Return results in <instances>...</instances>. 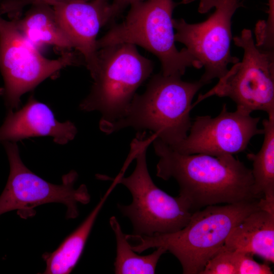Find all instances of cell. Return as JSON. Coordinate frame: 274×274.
Masks as SVG:
<instances>
[{
	"mask_svg": "<svg viewBox=\"0 0 274 274\" xmlns=\"http://www.w3.org/2000/svg\"><path fill=\"white\" fill-rule=\"evenodd\" d=\"M224 0H200L198 11L201 14L208 12L213 8L219 6Z\"/></svg>",
	"mask_w": 274,
	"mask_h": 274,
	"instance_id": "cell-24",
	"label": "cell"
},
{
	"mask_svg": "<svg viewBox=\"0 0 274 274\" xmlns=\"http://www.w3.org/2000/svg\"><path fill=\"white\" fill-rule=\"evenodd\" d=\"M155 136L139 132L130 145L128 160L135 159L133 173L115 179L130 191L132 201L129 205L118 204L123 215L133 226V234L151 236L175 232L184 227L193 214L189 204L181 196L173 197L159 189L148 172L146 151Z\"/></svg>",
	"mask_w": 274,
	"mask_h": 274,
	"instance_id": "cell-4",
	"label": "cell"
},
{
	"mask_svg": "<svg viewBox=\"0 0 274 274\" xmlns=\"http://www.w3.org/2000/svg\"><path fill=\"white\" fill-rule=\"evenodd\" d=\"M117 184L114 182L83 222L51 253L42 257L46 262L45 274H68L78 262L96 219L107 198Z\"/></svg>",
	"mask_w": 274,
	"mask_h": 274,
	"instance_id": "cell-16",
	"label": "cell"
},
{
	"mask_svg": "<svg viewBox=\"0 0 274 274\" xmlns=\"http://www.w3.org/2000/svg\"><path fill=\"white\" fill-rule=\"evenodd\" d=\"M222 248L256 255L274 262V212L262 209L245 217L231 231Z\"/></svg>",
	"mask_w": 274,
	"mask_h": 274,
	"instance_id": "cell-14",
	"label": "cell"
},
{
	"mask_svg": "<svg viewBox=\"0 0 274 274\" xmlns=\"http://www.w3.org/2000/svg\"><path fill=\"white\" fill-rule=\"evenodd\" d=\"M13 19L25 38L37 49L45 45H53L64 51L73 48L51 5H31L23 16Z\"/></svg>",
	"mask_w": 274,
	"mask_h": 274,
	"instance_id": "cell-15",
	"label": "cell"
},
{
	"mask_svg": "<svg viewBox=\"0 0 274 274\" xmlns=\"http://www.w3.org/2000/svg\"><path fill=\"white\" fill-rule=\"evenodd\" d=\"M263 142L256 154L249 153L252 161L253 192L258 199L263 198L268 211H274V116L262 121Z\"/></svg>",
	"mask_w": 274,
	"mask_h": 274,
	"instance_id": "cell-17",
	"label": "cell"
},
{
	"mask_svg": "<svg viewBox=\"0 0 274 274\" xmlns=\"http://www.w3.org/2000/svg\"><path fill=\"white\" fill-rule=\"evenodd\" d=\"M153 68L152 61L141 55L134 45L122 43L99 49L97 68L91 76L93 84L80 103V110L99 112L100 128L120 119Z\"/></svg>",
	"mask_w": 274,
	"mask_h": 274,
	"instance_id": "cell-6",
	"label": "cell"
},
{
	"mask_svg": "<svg viewBox=\"0 0 274 274\" xmlns=\"http://www.w3.org/2000/svg\"><path fill=\"white\" fill-rule=\"evenodd\" d=\"M80 63L70 51L56 59L45 58L18 29L14 19L7 20L0 15V72L4 81L0 95L9 110L19 108L21 96L47 78Z\"/></svg>",
	"mask_w": 274,
	"mask_h": 274,
	"instance_id": "cell-8",
	"label": "cell"
},
{
	"mask_svg": "<svg viewBox=\"0 0 274 274\" xmlns=\"http://www.w3.org/2000/svg\"><path fill=\"white\" fill-rule=\"evenodd\" d=\"M233 251L235 254L237 274L273 273L268 265L256 262L252 255L240 251Z\"/></svg>",
	"mask_w": 274,
	"mask_h": 274,
	"instance_id": "cell-21",
	"label": "cell"
},
{
	"mask_svg": "<svg viewBox=\"0 0 274 274\" xmlns=\"http://www.w3.org/2000/svg\"><path fill=\"white\" fill-rule=\"evenodd\" d=\"M3 1H4V0H0V3H1V2H2Z\"/></svg>",
	"mask_w": 274,
	"mask_h": 274,
	"instance_id": "cell-25",
	"label": "cell"
},
{
	"mask_svg": "<svg viewBox=\"0 0 274 274\" xmlns=\"http://www.w3.org/2000/svg\"><path fill=\"white\" fill-rule=\"evenodd\" d=\"M77 132L73 123L58 121L50 108L31 95L21 109L16 112L9 110L0 127V143L49 136L56 143L64 145L73 140Z\"/></svg>",
	"mask_w": 274,
	"mask_h": 274,
	"instance_id": "cell-13",
	"label": "cell"
},
{
	"mask_svg": "<svg viewBox=\"0 0 274 274\" xmlns=\"http://www.w3.org/2000/svg\"><path fill=\"white\" fill-rule=\"evenodd\" d=\"M204 85L200 80L189 82L181 77L154 75L145 91L134 94L123 116L100 129L107 134L128 127L148 129L173 147L187 136L192 123L193 98Z\"/></svg>",
	"mask_w": 274,
	"mask_h": 274,
	"instance_id": "cell-3",
	"label": "cell"
},
{
	"mask_svg": "<svg viewBox=\"0 0 274 274\" xmlns=\"http://www.w3.org/2000/svg\"><path fill=\"white\" fill-rule=\"evenodd\" d=\"M71 0H4L0 3V15H7L10 19L22 16L25 7L35 4H53ZM90 1V0H83Z\"/></svg>",
	"mask_w": 274,
	"mask_h": 274,
	"instance_id": "cell-22",
	"label": "cell"
},
{
	"mask_svg": "<svg viewBox=\"0 0 274 274\" xmlns=\"http://www.w3.org/2000/svg\"><path fill=\"white\" fill-rule=\"evenodd\" d=\"M260 199L206 207L193 212L188 224L175 232L126 237L136 252L163 247L178 259L183 273L200 274L233 229L250 214L262 209Z\"/></svg>",
	"mask_w": 274,
	"mask_h": 274,
	"instance_id": "cell-2",
	"label": "cell"
},
{
	"mask_svg": "<svg viewBox=\"0 0 274 274\" xmlns=\"http://www.w3.org/2000/svg\"><path fill=\"white\" fill-rule=\"evenodd\" d=\"M200 274H237L235 252L221 248L208 261Z\"/></svg>",
	"mask_w": 274,
	"mask_h": 274,
	"instance_id": "cell-19",
	"label": "cell"
},
{
	"mask_svg": "<svg viewBox=\"0 0 274 274\" xmlns=\"http://www.w3.org/2000/svg\"><path fill=\"white\" fill-rule=\"evenodd\" d=\"M234 44L244 50L241 61L219 79L217 84L203 94L195 104L213 95L228 97L236 109L251 114L254 111L274 116V52L256 46L251 30L244 29L233 38Z\"/></svg>",
	"mask_w": 274,
	"mask_h": 274,
	"instance_id": "cell-7",
	"label": "cell"
},
{
	"mask_svg": "<svg viewBox=\"0 0 274 274\" xmlns=\"http://www.w3.org/2000/svg\"><path fill=\"white\" fill-rule=\"evenodd\" d=\"M145 1L147 0H113L111 3L113 19L119 15L127 6Z\"/></svg>",
	"mask_w": 274,
	"mask_h": 274,
	"instance_id": "cell-23",
	"label": "cell"
},
{
	"mask_svg": "<svg viewBox=\"0 0 274 274\" xmlns=\"http://www.w3.org/2000/svg\"><path fill=\"white\" fill-rule=\"evenodd\" d=\"M259 120L241 110L229 111L224 104L215 117L197 116L186 138L170 147L184 154L233 155L244 151L254 136L263 134Z\"/></svg>",
	"mask_w": 274,
	"mask_h": 274,
	"instance_id": "cell-11",
	"label": "cell"
},
{
	"mask_svg": "<svg viewBox=\"0 0 274 274\" xmlns=\"http://www.w3.org/2000/svg\"><path fill=\"white\" fill-rule=\"evenodd\" d=\"M152 143L159 158L157 176L174 179L179 195L193 212L209 206L259 199L254 194L251 169L233 155L182 154L155 136Z\"/></svg>",
	"mask_w": 274,
	"mask_h": 274,
	"instance_id": "cell-1",
	"label": "cell"
},
{
	"mask_svg": "<svg viewBox=\"0 0 274 274\" xmlns=\"http://www.w3.org/2000/svg\"><path fill=\"white\" fill-rule=\"evenodd\" d=\"M109 223L116 237V257L114 262L115 273L117 274L155 273L156 267L162 254L167 252L162 247L151 254L141 256L131 248L120 225L115 216L110 218Z\"/></svg>",
	"mask_w": 274,
	"mask_h": 274,
	"instance_id": "cell-18",
	"label": "cell"
},
{
	"mask_svg": "<svg viewBox=\"0 0 274 274\" xmlns=\"http://www.w3.org/2000/svg\"><path fill=\"white\" fill-rule=\"evenodd\" d=\"M173 0H147L131 5L125 19L114 25L96 42L97 48L129 43L139 45L154 54L160 61L161 74L183 76L188 67L201 68L186 48L175 45Z\"/></svg>",
	"mask_w": 274,
	"mask_h": 274,
	"instance_id": "cell-5",
	"label": "cell"
},
{
	"mask_svg": "<svg viewBox=\"0 0 274 274\" xmlns=\"http://www.w3.org/2000/svg\"><path fill=\"white\" fill-rule=\"evenodd\" d=\"M243 0H224L205 21L190 24L183 19H173L175 42L183 44L191 55L204 68L199 79L205 84L219 79L228 65L239 61L230 53L231 19L243 6Z\"/></svg>",
	"mask_w": 274,
	"mask_h": 274,
	"instance_id": "cell-10",
	"label": "cell"
},
{
	"mask_svg": "<svg viewBox=\"0 0 274 274\" xmlns=\"http://www.w3.org/2000/svg\"><path fill=\"white\" fill-rule=\"evenodd\" d=\"M4 145L10 164V173L0 196V216L14 210L21 218L35 215L33 209L49 203H60L66 207V218L79 216L78 204L90 201L86 186L74 188L78 175L72 170L62 178V183L48 182L30 170L22 161L16 143L5 142Z\"/></svg>",
	"mask_w": 274,
	"mask_h": 274,
	"instance_id": "cell-9",
	"label": "cell"
},
{
	"mask_svg": "<svg viewBox=\"0 0 274 274\" xmlns=\"http://www.w3.org/2000/svg\"><path fill=\"white\" fill-rule=\"evenodd\" d=\"M52 6L73 48L83 57L91 76L98 64V32L113 20L111 3L108 0H71Z\"/></svg>",
	"mask_w": 274,
	"mask_h": 274,
	"instance_id": "cell-12",
	"label": "cell"
},
{
	"mask_svg": "<svg viewBox=\"0 0 274 274\" xmlns=\"http://www.w3.org/2000/svg\"><path fill=\"white\" fill-rule=\"evenodd\" d=\"M273 0H268V18L260 20L256 25L255 34L257 46L266 50H273L274 9Z\"/></svg>",
	"mask_w": 274,
	"mask_h": 274,
	"instance_id": "cell-20",
	"label": "cell"
}]
</instances>
